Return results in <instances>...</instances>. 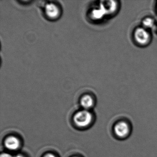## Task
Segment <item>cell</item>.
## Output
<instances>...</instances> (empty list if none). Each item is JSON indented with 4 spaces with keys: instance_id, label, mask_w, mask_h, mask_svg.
I'll return each mask as SVG.
<instances>
[{
    "instance_id": "5b68a950",
    "label": "cell",
    "mask_w": 157,
    "mask_h": 157,
    "mask_svg": "<svg viewBox=\"0 0 157 157\" xmlns=\"http://www.w3.org/2000/svg\"><path fill=\"white\" fill-rule=\"evenodd\" d=\"M81 105L85 108V109H89L93 106L94 104V100L93 97L91 94H84L82 96L80 100Z\"/></svg>"
},
{
    "instance_id": "277c9868",
    "label": "cell",
    "mask_w": 157,
    "mask_h": 157,
    "mask_svg": "<svg viewBox=\"0 0 157 157\" xmlns=\"http://www.w3.org/2000/svg\"><path fill=\"white\" fill-rule=\"evenodd\" d=\"M92 120V114L87 110L79 111L74 116V122L77 125L80 127L88 125L91 122Z\"/></svg>"
},
{
    "instance_id": "8992f818",
    "label": "cell",
    "mask_w": 157,
    "mask_h": 157,
    "mask_svg": "<svg viewBox=\"0 0 157 157\" xmlns=\"http://www.w3.org/2000/svg\"><path fill=\"white\" fill-rule=\"evenodd\" d=\"M5 146L9 149L15 150L19 148L20 141L17 138L14 136H10L6 139L5 141Z\"/></svg>"
},
{
    "instance_id": "6da1fadb",
    "label": "cell",
    "mask_w": 157,
    "mask_h": 157,
    "mask_svg": "<svg viewBox=\"0 0 157 157\" xmlns=\"http://www.w3.org/2000/svg\"><path fill=\"white\" fill-rule=\"evenodd\" d=\"M131 123L125 118L117 121L113 127V132L115 137L120 140L128 138L131 135Z\"/></svg>"
},
{
    "instance_id": "9c48e42d",
    "label": "cell",
    "mask_w": 157,
    "mask_h": 157,
    "mask_svg": "<svg viewBox=\"0 0 157 157\" xmlns=\"http://www.w3.org/2000/svg\"><path fill=\"white\" fill-rule=\"evenodd\" d=\"M44 157H55V155H53V154H51V153H48V154H47L45 156H44Z\"/></svg>"
},
{
    "instance_id": "52a82bcc",
    "label": "cell",
    "mask_w": 157,
    "mask_h": 157,
    "mask_svg": "<svg viewBox=\"0 0 157 157\" xmlns=\"http://www.w3.org/2000/svg\"><path fill=\"white\" fill-rule=\"evenodd\" d=\"M142 27L147 30H151L155 26V21L154 19L150 17L145 18L142 21Z\"/></svg>"
},
{
    "instance_id": "3957f363",
    "label": "cell",
    "mask_w": 157,
    "mask_h": 157,
    "mask_svg": "<svg viewBox=\"0 0 157 157\" xmlns=\"http://www.w3.org/2000/svg\"><path fill=\"white\" fill-rule=\"evenodd\" d=\"M134 38L138 44L147 45L150 42L151 35L148 30L144 27H138L134 31Z\"/></svg>"
},
{
    "instance_id": "30bf717a",
    "label": "cell",
    "mask_w": 157,
    "mask_h": 157,
    "mask_svg": "<svg viewBox=\"0 0 157 157\" xmlns=\"http://www.w3.org/2000/svg\"><path fill=\"white\" fill-rule=\"evenodd\" d=\"M16 157H24L23 156H22V155H21V154H18L17 156H16Z\"/></svg>"
},
{
    "instance_id": "ba28073f",
    "label": "cell",
    "mask_w": 157,
    "mask_h": 157,
    "mask_svg": "<svg viewBox=\"0 0 157 157\" xmlns=\"http://www.w3.org/2000/svg\"><path fill=\"white\" fill-rule=\"evenodd\" d=\"M1 157H13L9 153H3L1 154Z\"/></svg>"
},
{
    "instance_id": "7a4b0ae2",
    "label": "cell",
    "mask_w": 157,
    "mask_h": 157,
    "mask_svg": "<svg viewBox=\"0 0 157 157\" xmlns=\"http://www.w3.org/2000/svg\"><path fill=\"white\" fill-rule=\"evenodd\" d=\"M45 16L48 20L56 21L60 18L62 14V10L59 4L54 2H49L44 7Z\"/></svg>"
}]
</instances>
